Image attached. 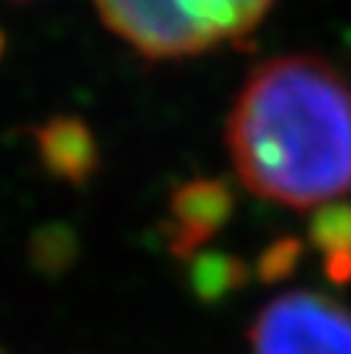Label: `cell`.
<instances>
[{
  "label": "cell",
  "instance_id": "3",
  "mask_svg": "<svg viewBox=\"0 0 351 354\" xmlns=\"http://www.w3.org/2000/svg\"><path fill=\"white\" fill-rule=\"evenodd\" d=\"M252 354H351V310L323 293L271 299L249 326Z\"/></svg>",
  "mask_w": 351,
  "mask_h": 354
},
{
  "label": "cell",
  "instance_id": "5",
  "mask_svg": "<svg viewBox=\"0 0 351 354\" xmlns=\"http://www.w3.org/2000/svg\"><path fill=\"white\" fill-rule=\"evenodd\" d=\"M39 152L47 169L64 180L83 183L97 169V144L91 130L72 116L50 119L39 130Z\"/></svg>",
  "mask_w": 351,
  "mask_h": 354
},
{
  "label": "cell",
  "instance_id": "6",
  "mask_svg": "<svg viewBox=\"0 0 351 354\" xmlns=\"http://www.w3.org/2000/svg\"><path fill=\"white\" fill-rule=\"evenodd\" d=\"M310 243L323 254V271L334 285L351 282V202L321 205L310 224Z\"/></svg>",
  "mask_w": 351,
  "mask_h": 354
},
{
  "label": "cell",
  "instance_id": "1",
  "mask_svg": "<svg viewBox=\"0 0 351 354\" xmlns=\"http://www.w3.org/2000/svg\"><path fill=\"white\" fill-rule=\"evenodd\" d=\"M227 149L260 199L307 210L351 191V83L318 55L263 61L243 80Z\"/></svg>",
  "mask_w": 351,
  "mask_h": 354
},
{
  "label": "cell",
  "instance_id": "2",
  "mask_svg": "<svg viewBox=\"0 0 351 354\" xmlns=\"http://www.w3.org/2000/svg\"><path fill=\"white\" fill-rule=\"evenodd\" d=\"M274 0H94L99 19L152 61L191 58L246 39Z\"/></svg>",
  "mask_w": 351,
  "mask_h": 354
},
{
  "label": "cell",
  "instance_id": "7",
  "mask_svg": "<svg viewBox=\"0 0 351 354\" xmlns=\"http://www.w3.org/2000/svg\"><path fill=\"white\" fill-rule=\"evenodd\" d=\"M249 279V266L227 254H199L191 266V285L205 301H216Z\"/></svg>",
  "mask_w": 351,
  "mask_h": 354
},
{
  "label": "cell",
  "instance_id": "4",
  "mask_svg": "<svg viewBox=\"0 0 351 354\" xmlns=\"http://www.w3.org/2000/svg\"><path fill=\"white\" fill-rule=\"evenodd\" d=\"M235 199L224 180L196 177L174 188L163 221V238L174 257H193L232 216Z\"/></svg>",
  "mask_w": 351,
  "mask_h": 354
},
{
  "label": "cell",
  "instance_id": "8",
  "mask_svg": "<svg viewBox=\"0 0 351 354\" xmlns=\"http://www.w3.org/2000/svg\"><path fill=\"white\" fill-rule=\"evenodd\" d=\"M298 260H301V241L279 238V241L268 243L260 252L254 271H257V277L263 282H279V279H285V277H290L296 271Z\"/></svg>",
  "mask_w": 351,
  "mask_h": 354
}]
</instances>
